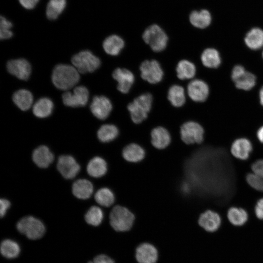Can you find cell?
<instances>
[{"mask_svg": "<svg viewBox=\"0 0 263 263\" xmlns=\"http://www.w3.org/2000/svg\"><path fill=\"white\" fill-rule=\"evenodd\" d=\"M79 73L73 66L58 64L53 69L52 80L56 87L61 90L67 91L78 82L80 79Z\"/></svg>", "mask_w": 263, "mask_h": 263, "instance_id": "7a4b0ae2", "label": "cell"}, {"mask_svg": "<svg viewBox=\"0 0 263 263\" xmlns=\"http://www.w3.org/2000/svg\"><path fill=\"white\" fill-rule=\"evenodd\" d=\"M247 184L253 189L263 191V178L258 174L252 172L248 173L245 177Z\"/></svg>", "mask_w": 263, "mask_h": 263, "instance_id": "74e56055", "label": "cell"}, {"mask_svg": "<svg viewBox=\"0 0 263 263\" xmlns=\"http://www.w3.org/2000/svg\"><path fill=\"white\" fill-rule=\"evenodd\" d=\"M251 169L253 172L263 178V159H259L254 162L251 165Z\"/></svg>", "mask_w": 263, "mask_h": 263, "instance_id": "60d3db41", "label": "cell"}, {"mask_svg": "<svg viewBox=\"0 0 263 263\" xmlns=\"http://www.w3.org/2000/svg\"><path fill=\"white\" fill-rule=\"evenodd\" d=\"M222 218L217 211L212 209H207L200 215L198 224L200 227L206 232L213 233L221 227Z\"/></svg>", "mask_w": 263, "mask_h": 263, "instance_id": "8fae6325", "label": "cell"}, {"mask_svg": "<svg viewBox=\"0 0 263 263\" xmlns=\"http://www.w3.org/2000/svg\"><path fill=\"white\" fill-rule=\"evenodd\" d=\"M231 78L237 88L249 90L256 83V77L252 73L246 72L241 65L235 66L232 71Z\"/></svg>", "mask_w": 263, "mask_h": 263, "instance_id": "7c38bea8", "label": "cell"}, {"mask_svg": "<svg viewBox=\"0 0 263 263\" xmlns=\"http://www.w3.org/2000/svg\"><path fill=\"white\" fill-rule=\"evenodd\" d=\"M146 155V151L140 145L131 143L123 149L122 156L127 162L137 163L142 161Z\"/></svg>", "mask_w": 263, "mask_h": 263, "instance_id": "44dd1931", "label": "cell"}, {"mask_svg": "<svg viewBox=\"0 0 263 263\" xmlns=\"http://www.w3.org/2000/svg\"><path fill=\"white\" fill-rule=\"evenodd\" d=\"M167 97L173 107L179 108L183 106L186 102L184 88L179 85H172L169 89Z\"/></svg>", "mask_w": 263, "mask_h": 263, "instance_id": "83f0119b", "label": "cell"}, {"mask_svg": "<svg viewBox=\"0 0 263 263\" xmlns=\"http://www.w3.org/2000/svg\"><path fill=\"white\" fill-rule=\"evenodd\" d=\"M17 228L20 233L31 240L40 238L45 232V227L43 223L31 216L21 218L17 224Z\"/></svg>", "mask_w": 263, "mask_h": 263, "instance_id": "8992f818", "label": "cell"}, {"mask_svg": "<svg viewBox=\"0 0 263 263\" xmlns=\"http://www.w3.org/2000/svg\"><path fill=\"white\" fill-rule=\"evenodd\" d=\"M189 21L194 27L202 29L210 24L211 17L210 13L207 10L194 11L190 14Z\"/></svg>", "mask_w": 263, "mask_h": 263, "instance_id": "1f68e13d", "label": "cell"}, {"mask_svg": "<svg viewBox=\"0 0 263 263\" xmlns=\"http://www.w3.org/2000/svg\"><path fill=\"white\" fill-rule=\"evenodd\" d=\"M20 4L25 9L34 8L39 0H19Z\"/></svg>", "mask_w": 263, "mask_h": 263, "instance_id": "ee69618b", "label": "cell"}, {"mask_svg": "<svg viewBox=\"0 0 263 263\" xmlns=\"http://www.w3.org/2000/svg\"><path fill=\"white\" fill-rule=\"evenodd\" d=\"M103 48L108 55L116 56L119 55L125 46L123 39L116 35H112L106 38L103 42Z\"/></svg>", "mask_w": 263, "mask_h": 263, "instance_id": "d4e9b609", "label": "cell"}, {"mask_svg": "<svg viewBox=\"0 0 263 263\" xmlns=\"http://www.w3.org/2000/svg\"><path fill=\"white\" fill-rule=\"evenodd\" d=\"M12 99L16 106L22 111L29 109L33 101L31 93L25 89H20L16 91L13 94Z\"/></svg>", "mask_w": 263, "mask_h": 263, "instance_id": "f1b7e54d", "label": "cell"}, {"mask_svg": "<svg viewBox=\"0 0 263 263\" xmlns=\"http://www.w3.org/2000/svg\"><path fill=\"white\" fill-rule=\"evenodd\" d=\"M226 218L232 225L241 227L245 225L249 219V213L244 208L232 206L226 212Z\"/></svg>", "mask_w": 263, "mask_h": 263, "instance_id": "7402d4cb", "label": "cell"}, {"mask_svg": "<svg viewBox=\"0 0 263 263\" xmlns=\"http://www.w3.org/2000/svg\"><path fill=\"white\" fill-rule=\"evenodd\" d=\"M118 127L111 123H105L100 126L97 131V137L102 143L107 144L115 140L119 135Z\"/></svg>", "mask_w": 263, "mask_h": 263, "instance_id": "603a6c76", "label": "cell"}, {"mask_svg": "<svg viewBox=\"0 0 263 263\" xmlns=\"http://www.w3.org/2000/svg\"><path fill=\"white\" fill-rule=\"evenodd\" d=\"M112 76L117 82V90L124 94L129 92L135 80L133 74L126 68L115 69L113 72Z\"/></svg>", "mask_w": 263, "mask_h": 263, "instance_id": "9a60e30c", "label": "cell"}, {"mask_svg": "<svg viewBox=\"0 0 263 263\" xmlns=\"http://www.w3.org/2000/svg\"><path fill=\"white\" fill-rule=\"evenodd\" d=\"M152 101L151 94L146 93L135 98L128 105L127 109L133 123L141 124L148 118L152 108Z\"/></svg>", "mask_w": 263, "mask_h": 263, "instance_id": "3957f363", "label": "cell"}, {"mask_svg": "<svg viewBox=\"0 0 263 263\" xmlns=\"http://www.w3.org/2000/svg\"><path fill=\"white\" fill-rule=\"evenodd\" d=\"M12 27V23L7 20L5 18L1 16L0 18V38L6 39L10 38L13 36V33L10 30Z\"/></svg>", "mask_w": 263, "mask_h": 263, "instance_id": "f35d334b", "label": "cell"}, {"mask_svg": "<svg viewBox=\"0 0 263 263\" xmlns=\"http://www.w3.org/2000/svg\"><path fill=\"white\" fill-rule=\"evenodd\" d=\"M142 38L155 52L163 51L167 47L169 40L167 34L157 24L146 28L142 34Z\"/></svg>", "mask_w": 263, "mask_h": 263, "instance_id": "277c9868", "label": "cell"}, {"mask_svg": "<svg viewBox=\"0 0 263 263\" xmlns=\"http://www.w3.org/2000/svg\"><path fill=\"white\" fill-rule=\"evenodd\" d=\"M134 257L137 263H157L159 258V252L153 244L143 242L135 248Z\"/></svg>", "mask_w": 263, "mask_h": 263, "instance_id": "9c48e42d", "label": "cell"}, {"mask_svg": "<svg viewBox=\"0 0 263 263\" xmlns=\"http://www.w3.org/2000/svg\"><path fill=\"white\" fill-rule=\"evenodd\" d=\"M177 77L181 80L189 79L196 74V67L191 61L187 59L179 61L176 67Z\"/></svg>", "mask_w": 263, "mask_h": 263, "instance_id": "4dcf8cb0", "label": "cell"}, {"mask_svg": "<svg viewBox=\"0 0 263 263\" xmlns=\"http://www.w3.org/2000/svg\"><path fill=\"white\" fill-rule=\"evenodd\" d=\"M88 263H94L93 262V261H90Z\"/></svg>", "mask_w": 263, "mask_h": 263, "instance_id": "7dc6e473", "label": "cell"}, {"mask_svg": "<svg viewBox=\"0 0 263 263\" xmlns=\"http://www.w3.org/2000/svg\"><path fill=\"white\" fill-rule=\"evenodd\" d=\"M66 5V0H50L47 4L46 14L48 19L54 20L62 12Z\"/></svg>", "mask_w": 263, "mask_h": 263, "instance_id": "8d00e7d4", "label": "cell"}, {"mask_svg": "<svg viewBox=\"0 0 263 263\" xmlns=\"http://www.w3.org/2000/svg\"><path fill=\"white\" fill-rule=\"evenodd\" d=\"M139 70L141 78L149 83L156 84L163 79L164 71L160 63L155 59L143 61Z\"/></svg>", "mask_w": 263, "mask_h": 263, "instance_id": "ba28073f", "label": "cell"}, {"mask_svg": "<svg viewBox=\"0 0 263 263\" xmlns=\"http://www.w3.org/2000/svg\"><path fill=\"white\" fill-rule=\"evenodd\" d=\"M94 197L95 202L105 208H111L115 205V194L109 188L102 187L98 188L95 192Z\"/></svg>", "mask_w": 263, "mask_h": 263, "instance_id": "484cf974", "label": "cell"}, {"mask_svg": "<svg viewBox=\"0 0 263 263\" xmlns=\"http://www.w3.org/2000/svg\"><path fill=\"white\" fill-rule=\"evenodd\" d=\"M93 184L85 179L76 180L72 186L73 194L80 199H87L90 198L93 194Z\"/></svg>", "mask_w": 263, "mask_h": 263, "instance_id": "4316f807", "label": "cell"}, {"mask_svg": "<svg viewBox=\"0 0 263 263\" xmlns=\"http://www.w3.org/2000/svg\"><path fill=\"white\" fill-rule=\"evenodd\" d=\"M244 41L251 49L261 48L263 46V30L259 28H252L246 35Z\"/></svg>", "mask_w": 263, "mask_h": 263, "instance_id": "d6a6232c", "label": "cell"}, {"mask_svg": "<svg viewBox=\"0 0 263 263\" xmlns=\"http://www.w3.org/2000/svg\"><path fill=\"white\" fill-rule=\"evenodd\" d=\"M54 104L51 99L43 97L38 99L33 105V113L39 118H45L52 113Z\"/></svg>", "mask_w": 263, "mask_h": 263, "instance_id": "f546056e", "label": "cell"}, {"mask_svg": "<svg viewBox=\"0 0 263 263\" xmlns=\"http://www.w3.org/2000/svg\"><path fill=\"white\" fill-rule=\"evenodd\" d=\"M10 206V202L5 199H1L0 200V215L3 217L6 214L7 210Z\"/></svg>", "mask_w": 263, "mask_h": 263, "instance_id": "7bdbcfd3", "label": "cell"}, {"mask_svg": "<svg viewBox=\"0 0 263 263\" xmlns=\"http://www.w3.org/2000/svg\"><path fill=\"white\" fill-rule=\"evenodd\" d=\"M54 155L45 146H40L33 151L32 158L37 166L41 168L48 167L54 160Z\"/></svg>", "mask_w": 263, "mask_h": 263, "instance_id": "cb8c5ba5", "label": "cell"}, {"mask_svg": "<svg viewBox=\"0 0 263 263\" xmlns=\"http://www.w3.org/2000/svg\"><path fill=\"white\" fill-rule=\"evenodd\" d=\"M188 94L190 98L195 102L205 101L209 94L207 84L200 79L191 81L187 87Z\"/></svg>", "mask_w": 263, "mask_h": 263, "instance_id": "e0dca14e", "label": "cell"}, {"mask_svg": "<svg viewBox=\"0 0 263 263\" xmlns=\"http://www.w3.org/2000/svg\"><path fill=\"white\" fill-rule=\"evenodd\" d=\"M152 145L158 150H164L170 144L171 137L169 132L163 126L154 128L150 132Z\"/></svg>", "mask_w": 263, "mask_h": 263, "instance_id": "ac0fdd59", "label": "cell"}, {"mask_svg": "<svg viewBox=\"0 0 263 263\" xmlns=\"http://www.w3.org/2000/svg\"><path fill=\"white\" fill-rule=\"evenodd\" d=\"M7 69L11 75L20 80H27L31 74V67L29 62L24 58L13 59L8 61Z\"/></svg>", "mask_w": 263, "mask_h": 263, "instance_id": "2e32d148", "label": "cell"}, {"mask_svg": "<svg viewBox=\"0 0 263 263\" xmlns=\"http://www.w3.org/2000/svg\"><path fill=\"white\" fill-rule=\"evenodd\" d=\"M87 171L91 177L101 178L105 176L108 172V163L103 157L96 156L92 158L88 163Z\"/></svg>", "mask_w": 263, "mask_h": 263, "instance_id": "ffe728a7", "label": "cell"}, {"mask_svg": "<svg viewBox=\"0 0 263 263\" xmlns=\"http://www.w3.org/2000/svg\"><path fill=\"white\" fill-rule=\"evenodd\" d=\"M57 168L62 176L68 179L75 177L80 169L75 158L68 155H63L59 157Z\"/></svg>", "mask_w": 263, "mask_h": 263, "instance_id": "5bb4252c", "label": "cell"}, {"mask_svg": "<svg viewBox=\"0 0 263 263\" xmlns=\"http://www.w3.org/2000/svg\"><path fill=\"white\" fill-rule=\"evenodd\" d=\"M93 261L94 263H115L113 259L105 254L96 256Z\"/></svg>", "mask_w": 263, "mask_h": 263, "instance_id": "b9f144b4", "label": "cell"}, {"mask_svg": "<svg viewBox=\"0 0 263 263\" xmlns=\"http://www.w3.org/2000/svg\"><path fill=\"white\" fill-rule=\"evenodd\" d=\"M257 137L259 141L263 143V126L258 129L257 132Z\"/></svg>", "mask_w": 263, "mask_h": 263, "instance_id": "f6af8a7d", "label": "cell"}, {"mask_svg": "<svg viewBox=\"0 0 263 263\" xmlns=\"http://www.w3.org/2000/svg\"><path fill=\"white\" fill-rule=\"evenodd\" d=\"M252 150V144L250 140L242 137L233 141L231 146L230 152L236 158L245 160L249 158Z\"/></svg>", "mask_w": 263, "mask_h": 263, "instance_id": "d6986e66", "label": "cell"}, {"mask_svg": "<svg viewBox=\"0 0 263 263\" xmlns=\"http://www.w3.org/2000/svg\"><path fill=\"white\" fill-rule=\"evenodd\" d=\"M259 96L261 104L263 106V87L260 90Z\"/></svg>", "mask_w": 263, "mask_h": 263, "instance_id": "bcb514c9", "label": "cell"}, {"mask_svg": "<svg viewBox=\"0 0 263 263\" xmlns=\"http://www.w3.org/2000/svg\"></svg>", "mask_w": 263, "mask_h": 263, "instance_id": "c3c4849f", "label": "cell"}, {"mask_svg": "<svg viewBox=\"0 0 263 263\" xmlns=\"http://www.w3.org/2000/svg\"><path fill=\"white\" fill-rule=\"evenodd\" d=\"M20 251L19 244L12 240L5 239L1 243L0 252L6 258L14 259L19 255Z\"/></svg>", "mask_w": 263, "mask_h": 263, "instance_id": "e575fe53", "label": "cell"}, {"mask_svg": "<svg viewBox=\"0 0 263 263\" xmlns=\"http://www.w3.org/2000/svg\"><path fill=\"white\" fill-rule=\"evenodd\" d=\"M201 59L203 64L208 68H217L221 63L219 52L213 48L205 49L201 55Z\"/></svg>", "mask_w": 263, "mask_h": 263, "instance_id": "836d02e7", "label": "cell"}, {"mask_svg": "<svg viewBox=\"0 0 263 263\" xmlns=\"http://www.w3.org/2000/svg\"><path fill=\"white\" fill-rule=\"evenodd\" d=\"M89 91L83 86L76 87L73 93L66 92L62 94L64 104L71 107L85 106L89 99Z\"/></svg>", "mask_w": 263, "mask_h": 263, "instance_id": "30bf717a", "label": "cell"}, {"mask_svg": "<svg viewBox=\"0 0 263 263\" xmlns=\"http://www.w3.org/2000/svg\"><path fill=\"white\" fill-rule=\"evenodd\" d=\"M73 66L81 74L92 73L100 66V59L89 50L82 51L71 58Z\"/></svg>", "mask_w": 263, "mask_h": 263, "instance_id": "52a82bcc", "label": "cell"}, {"mask_svg": "<svg viewBox=\"0 0 263 263\" xmlns=\"http://www.w3.org/2000/svg\"><path fill=\"white\" fill-rule=\"evenodd\" d=\"M104 216V212L100 207L93 206L86 212L85 219L88 224L97 226L102 223Z\"/></svg>", "mask_w": 263, "mask_h": 263, "instance_id": "d590c367", "label": "cell"}, {"mask_svg": "<svg viewBox=\"0 0 263 263\" xmlns=\"http://www.w3.org/2000/svg\"><path fill=\"white\" fill-rule=\"evenodd\" d=\"M93 115L100 120H105L111 114L113 105L110 100L105 96H95L90 105Z\"/></svg>", "mask_w": 263, "mask_h": 263, "instance_id": "4fadbf2b", "label": "cell"}, {"mask_svg": "<svg viewBox=\"0 0 263 263\" xmlns=\"http://www.w3.org/2000/svg\"><path fill=\"white\" fill-rule=\"evenodd\" d=\"M135 221L134 214L127 207L121 205H114L109 212V225L117 232L130 231Z\"/></svg>", "mask_w": 263, "mask_h": 263, "instance_id": "6da1fadb", "label": "cell"}, {"mask_svg": "<svg viewBox=\"0 0 263 263\" xmlns=\"http://www.w3.org/2000/svg\"><path fill=\"white\" fill-rule=\"evenodd\" d=\"M180 133L181 140L187 145H199L204 141L205 129L197 121L185 122L180 127Z\"/></svg>", "mask_w": 263, "mask_h": 263, "instance_id": "5b68a950", "label": "cell"}, {"mask_svg": "<svg viewBox=\"0 0 263 263\" xmlns=\"http://www.w3.org/2000/svg\"><path fill=\"white\" fill-rule=\"evenodd\" d=\"M254 213L258 220L263 221V198L256 202L254 207Z\"/></svg>", "mask_w": 263, "mask_h": 263, "instance_id": "ab89813d", "label": "cell"}]
</instances>
